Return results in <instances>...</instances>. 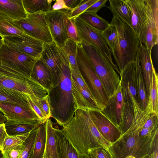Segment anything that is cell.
<instances>
[{"instance_id": "1", "label": "cell", "mask_w": 158, "mask_h": 158, "mask_svg": "<svg viewBox=\"0 0 158 158\" xmlns=\"http://www.w3.org/2000/svg\"><path fill=\"white\" fill-rule=\"evenodd\" d=\"M60 130L81 154L102 147L108 150L111 143L101 135L91 118L88 110H77L73 118Z\"/></svg>"}, {"instance_id": "2", "label": "cell", "mask_w": 158, "mask_h": 158, "mask_svg": "<svg viewBox=\"0 0 158 158\" xmlns=\"http://www.w3.org/2000/svg\"><path fill=\"white\" fill-rule=\"evenodd\" d=\"M62 58L61 72L57 85L49 90L52 117L62 126L74 116L75 110L71 90V72L69 62L60 49Z\"/></svg>"}, {"instance_id": "3", "label": "cell", "mask_w": 158, "mask_h": 158, "mask_svg": "<svg viewBox=\"0 0 158 158\" xmlns=\"http://www.w3.org/2000/svg\"><path fill=\"white\" fill-rule=\"evenodd\" d=\"M111 21L116 28L118 40L117 46L111 53L120 71L128 64L135 61L139 41L130 26L121 19L113 16Z\"/></svg>"}, {"instance_id": "4", "label": "cell", "mask_w": 158, "mask_h": 158, "mask_svg": "<svg viewBox=\"0 0 158 158\" xmlns=\"http://www.w3.org/2000/svg\"><path fill=\"white\" fill-rule=\"evenodd\" d=\"M140 130L125 133L111 144L109 151L112 158H125L132 156L135 158H145L150 155L157 132L148 137H140Z\"/></svg>"}, {"instance_id": "5", "label": "cell", "mask_w": 158, "mask_h": 158, "mask_svg": "<svg viewBox=\"0 0 158 158\" xmlns=\"http://www.w3.org/2000/svg\"><path fill=\"white\" fill-rule=\"evenodd\" d=\"M102 84L108 98L111 96L120 82L118 68L111 65L93 45L84 41L81 43Z\"/></svg>"}, {"instance_id": "6", "label": "cell", "mask_w": 158, "mask_h": 158, "mask_svg": "<svg viewBox=\"0 0 158 158\" xmlns=\"http://www.w3.org/2000/svg\"><path fill=\"white\" fill-rule=\"evenodd\" d=\"M0 88L16 91L41 98L49 90L31 76L24 75L0 63Z\"/></svg>"}, {"instance_id": "7", "label": "cell", "mask_w": 158, "mask_h": 158, "mask_svg": "<svg viewBox=\"0 0 158 158\" xmlns=\"http://www.w3.org/2000/svg\"><path fill=\"white\" fill-rule=\"evenodd\" d=\"M76 60L79 69L94 97L102 109L108 98L101 82L81 43L77 44Z\"/></svg>"}, {"instance_id": "8", "label": "cell", "mask_w": 158, "mask_h": 158, "mask_svg": "<svg viewBox=\"0 0 158 158\" xmlns=\"http://www.w3.org/2000/svg\"><path fill=\"white\" fill-rule=\"evenodd\" d=\"M144 2L143 26L139 38V43L152 54L153 47L158 43V0Z\"/></svg>"}, {"instance_id": "9", "label": "cell", "mask_w": 158, "mask_h": 158, "mask_svg": "<svg viewBox=\"0 0 158 158\" xmlns=\"http://www.w3.org/2000/svg\"><path fill=\"white\" fill-rule=\"evenodd\" d=\"M38 60L3 43L0 48V63L24 75L31 76L33 67Z\"/></svg>"}, {"instance_id": "10", "label": "cell", "mask_w": 158, "mask_h": 158, "mask_svg": "<svg viewBox=\"0 0 158 158\" xmlns=\"http://www.w3.org/2000/svg\"><path fill=\"white\" fill-rule=\"evenodd\" d=\"M46 13L27 14L26 18L13 21L28 35L44 43H50L53 40L46 20Z\"/></svg>"}, {"instance_id": "11", "label": "cell", "mask_w": 158, "mask_h": 158, "mask_svg": "<svg viewBox=\"0 0 158 158\" xmlns=\"http://www.w3.org/2000/svg\"><path fill=\"white\" fill-rule=\"evenodd\" d=\"M74 19L81 40L94 46L107 61L115 68H118L113 62L111 51L102 35V31L92 27L78 17Z\"/></svg>"}, {"instance_id": "12", "label": "cell", "mask_w": 158, "mask_h": 158, "mask_svg": "<svg viewBox=\"0 0 158 158\" xmlns=\"http://www.w3.org/2000/svg\"><path fill=\"white\" fill-rule=\"evenodd\" d=\"M3 43L26 54L40 59L44 43L24 32L20 35L5 36Z\"/></svg>"}, {"instance_id": "13", "label": "cell", "mask_w": 158, "mask_h": 158, "mask_svg": "<svg viewBox=\"0 0 158 158\" xmlns=\"http://www.w3.org/2000/svg\"><path fill=\"white\" fill-rule=\"evenodd\" d=\"M70 11L51 10L46 13V19L53 41L60 48L68 39L66 23Z\"/></svg>"}, {"instance_id": "14", "label": "cell", "mask_w": 158, "mask_h": 158, "mask_svg": "<svg viewBox=\"0 0 158 158\" xmlns=\"http://www.w3.org/2000/svg\"><path fill=\"white\" fill-rule=\"evenodd\" d=\"M40 59L50 72L51 88L55 87L59 81L61 72L62 58L60 48L53 41L50 43H44Z\"/></svg>"}, {"instance_id": "15", "label": "cell", "mask_w": 158, "mask_h": 158, "mask_svg": "<svg viewBox=\"0 0 158 158\" xmlns=\"http://www.w3.org/2000/svg\"><path fill=\"white\" fill-rule=\"evenodd\" d=\"M0 110L7 120L27 122L37 125L44 123L30 106L11 103L0 102Z\"/></svg>"}, {"instance_id": "16", "label": "cell", "mask_w": 158, "mask_h": 158, "mask_svg": "<svg viewBox=\"0 0 158 158\" xmlns=\"http://www.w3.org/2000/svg\"><path fill=\"white\" fill-rule=\"evenodd\" d=\"M120 72V83L123 101L132 106V98L138 102L136 88L135 61L128 64Z\"/></svg>"}, {"instance_id": "17", "label": "cell", "mask_w": 158, "mask_h": 158, "mask_svg": "<svg viewBox=\"0 0 158 158\" xmlns=\"http://www.w3.org/2000/svg\"><path fill=\"white\" fill-rule=\"evenodd\" d=\"M88 111L97 129L105 139L111 144L120 137V130L105 117L100 110Z\"/></svg>"}, {"instance_id": "18", "label": "cell", "mask_w": 158, "mask_h": 158, "mask_svg": "<svg viewBox=\"0 0 158 158\" xmlns=\"http://www.w3.org/2000/svg\"><path fill=\"white\" fill-rule=\"evenodd\" d=\"M123 103L120 83L115 92L108 98L105 106L100 110L102 114L119 129Z\"/></svg>"}, {"instance_id": "19", "label": "cell", "mask_w": 158, "mask_h": 158, "mask_svg": "<svg viewBox=\"0 0 158 158\" xmlns=\"http://www.w3.org/2000/svg\"><path fill=\"white\" fill-rule=\"evenodd\" d=\"M71 90L76 111L77 109L101 110L102 108L94 97L85 89L80 86L71 76Z\"/></svg>"}, {"instance_id": "20", "label": "cell", "mask_w": 158, "mask_h": 158, "mask_svg": "<svg viewBox=\"0 0 158 158\" xmlns=\"http://www.w3.org/2000/svg\"><path fill=\"white\" fill-rule=\"evenodd\" d=\"M125 2L130 15V26L139 37L143 26L144 0H125Z\"/></svg>"}, {"instance_id": "21", "label": "cell", "mask_w": 158, "mask_h": 158, "mask_svg": "<svg viewBox=\"0 0 158 158\" xmlns=\"http://www.w3.org/2000/svg\"><path fill=\"white\" fill-rule=\"evenodd\" d=\"M138 53L148 100L152 84L153 70L155 68L152 60L151 54L149 53L140 43H139Z\"/></svg>"}, {"instance_id": "22", "label": "cell", "mask_w": 158, "mask_h": 158, "mask_svg": "<svg viewBox=\"0 0 158 158\" xmlns=\"http://www.w3.org/2000/svg\"><path fill=\"white\" fill-rule=\"evenodd\" d=\"M0 14L14 20L25 18L27 15L22 0H0Z\"/></svg>"}, {"instance_id": "23", "label": "cell", "mask_w": 158, "mask_h": 158, "mask_svg": "<svg viewBox=\"0 0 158 158\" xmlns=\"http://www.w3.org/2000/svg\"><path fill=\"white\" fill-rule=\"evenodd\" d=\"M55 134L60 158H80V153L60 130L56 128Z\"/></svg>"}, {"instance_id": "24", "label": "cell", "mask_w": 158, "mask_h": 158, "mask_svg": "<svg viewBox=\"0 0 158 158\" xmlns=\"http://www.w3.org/2000/svg\"><path fill=\"white\" fill-rule=\"evenodd\" d=\"M46 131V145L43 158H60L57 145L55 130L51 118L45 123Z\"/></svg>"}, {"instance_id": "25", "label": "cell", "mask_w": 158, "mask_h": 158, "mask_svg": "<svg viewBox=\"0 0 158 158\" xmlns=\"http://www.w3.org/2000/svg\"><path fill=\"white\" fill-rule=\"evenodd\" d=\"M136 88L138 103L142 111L146 108L148 98L143 77L139 58L138 51L135 61Z\"/></svg>"}, {"instance_id": "26", "label": "cell", "mask_w": 158, "mask_h": 158, "mask_svg": "<svg viewBox=\"0 0 158 158\" xmlns=\"http://www.w3.org/2000/svg\"><path fill=\"white\" fill-rule=\"evenodd\" d=\"M31 76L48 90L51 88L52 79L50 72L45 64L40 59L35 64Z\"/></svg>"}, {"instance_id": "27", "label": "cell", "mask_w": 158, "mask_h": 158, "mask_svg": "<svg viewBox=\"0 0 158 158\" xmlns=\"http://www.w3.org/2000/svg\"><path fill=\"white\" fill-rule=\"evenodd\" d=\"M158 75L155 69L153 70L152 82L149 91L147 107L143 110L148 115L152 114L158 116Z\"/></svg>"}, {"instance_id": "28", "label": "cell", "mask_w": 158, "mask_h": 158, "mask_svg": "<svg viewBox=\"0 0 158 158\" xmlns=\"http://www.w3.org/2000/svg\"><path fill=\"white\" fill-rule=\"evenodd\" d=\"M4 124L6 132L9 136L30 133L39 126L29 122L7 120Z\"/></svg>"}, {"instance_id": "29", "label": "cell", "mask_w": 158, "mask_h": 158, "mask_svg": "<svg viewBox=\"0 0 158 158\" xmlns=\"http://www.w3.org/2000/svg\"><path fill=\"white\" fill-rule=\"evenodd\" d=\"M11 18L0 14V36L20 35L24 32L23 30L13 21Z\"/></svg>"}, {"instance_id": "30", "label": "cell", "mask_w": 158, "mask_h": 158, "mask_svg": "<svg viewBox=\"0 0 158 158\" xmlns=\"http://www.w3.org/2000/svg\"><path fill=\"white\" fill-rule=\"evenodd\" d=\"M0 102L11 103L30 107L27 102L26 94L4 88H0Z\"/></svg>"}, {"instance_id": "31", "label": "cell", "mask_w": 158, "mask_h": 158, "mask_svg": "<svg viewBox=\"0 0 158 158\" xmlns=\"http://www.w3.org/2000/svg\"><path fill=\"white\" fill-rule=\"evenodd\" d=\"M110 6L107 7L113 16H116L130 26V12L125 0H109Z\"/></svg>"}, {"instance_id": "32", "label": "cell", "mask_w": 158, "mask_h": 158, "mask_svg": "<svg viewBox=\"0 0 158 158\" xmlns=\"http://www.w3.org/2000/svg\"><path fill=\"white\" fill-rule=\"evenodd\" d=\"M77 44L74 41L68 39L64 45L60 48L67 59L70 69L81 75L76 60Z\"/></svg>"}, {"instance_id": "33", "label": "cell", "mask_w": 158, "mask_h": 158, "mask_svg": "<svg viewBox=\"0 0 158 158\" xmlns=\"http://www.w3.org/2000/svg\"><path fill=\"white\" fill-rule=\"evenodd\" d=\"M46 131L45 123L38 126L32 155L31 158H43L46 145Z\"/></svg>"}, {"instance_id": "34", "label": "cell", "mask_w": 158, "mask_h": 158, "mask_svg": "<svg viewBox=\"0 0 158 158\" xmlns=\"http://www.w3.org/2000/svg\"><path fill=\"white\" fill-rule=\"evenodd\" d=\"M27 14L46 13L51 10L52 0H22Z\"/></svg>"}, {"instance_id": "35", "label": "cell", "mask_w": 158, "mask_h": 158, "mask_svg": "<svg viewBox=\"0 0 158 158\" xmlns=\"http://www.w3.org/2000/svg\"><path fill=\"white\" fill-rule=\"evenodd\" d=\"M78 17L92 27L102 31L109 24L107 21L99 16L97 13L85 12Z\"/></svg>"}, {"instance_id": "36", "label": "cell", "mask_w": 158, "mask_h": 158, "mask_svg": "<svg viewBox=\"0 0 158 158\" xmlns=\"http://www.w3.org/2000/svg\"><path fill=\"white\" fill-rule=\"evenodd\" d=\"M134 112L132 106L123 102V109L119 130L121 135L130 127L133 119Z\"/></svg>"}, {"instance_id": "37", "label": "cell", "mask_w": 158, "mask_h": 158, "mask_svg": "<svg viewBox=\"0 0 158 158\" xmlns=\"http://www.w3.org/2000/svg\"><path fill=\"white\" fill-rule=\"evenodd\" d=\"M102 35L111 52L118 44V35L116 28L111 21L107 27L102 32Z\"/></svg>"}, {"instance_id": "38", "label": "cell", "mask_w": 158, "mask_h": 158, "mask_svg": "<svg viewBox=\"0 0 158 158\" xmlns=\"http://www.w3.org/2000/svg\"><path fill=\"white\" fill-rule=\"evenodd\" d=\"M30 133L12 136L8 135L6 138L3 145L1 150L2 153L18 145L24 144L26 139Z\"/></svg>"}, {"instance_id": "39", "label": "cell", "mask_w": 158, "mask_h": 158, "mask_svg": "<svg viewBox=\"0 0 158 158\" xmlns=\"http://www.w3.org/2000/svg\"><path fill=\"white\" fill-rule=\"evenodd\" d=\"M38 127L31 132L24 143V148L19 158H31L32 154Z\"/></svg>"}, {"instance_id": "40", "label": "cell", "mask_w": 158, "mask_h": 158, "mask_svg": "<svg viewBox=\"0 0 158 158\" xmlns=\"http://www.w3.org/2000/svg\"><path fill=\"white\" fill-rule=\"evenodd\" d=\"M28 103L38 116L45 123L47 119L39 102V98L33 95L26 94Z\"/></svg>"}, {"instance_id": "41", "label": "cell", "mask_w": 158, "mask_h": 158, "mask_svg": "<svg viewBox=\"0 0 158 158\" xmlns=\"http://www.w3.org/2000/svg\"><path fill=\"white\" fill-rule=\"evenodd\" d=\"M66 28L68 39L72 40L77 43L81 42L74 19L68 18L66 23Z\"/></svg>"}, {"instance_id": "42", "label": "cell", "mask_w": 158, "mask_h": 158, "mask_svg": "<svg viewBox=\"0 0 158 158\" xmlns=\"http://www.w3.org/2000/svg\"><path fill=\"white\" fill-rule=\"evenodd\" d=\"M98 0H83L80 4L75 9L70 11L69 18L74 19L85 11Z\"/></svg>"}, {"instance_id": "43", "label": "cell", "mask_w": 158, "mask_h": 158, "mask_svg": "<svg viewBox=\"0 0 158 158\" xmlns=\"http://www.w3.org/2000/svg\"><path fill=\"white\" fill-rule=\"evenodd\" d=\"M87 154L90 158H111L109 150L103 148H97L90 150Z\"/></svg>"}, {"instance_id": "44", "label": "cell", "mask_w": 158, "mask_h": 158, "mask_svg": "<svg viewBox=\"0 0 158 158\" xmlns=\"http://www.w3.org/2000/svg\"><path fill=\"white\" fill-rule=\"evenodd\" d=\"M39 102L47 119L52 117V109L49 94L44 97L39 98Z\"/></svg>"}, {"instance_id": "45", "label": "cell", "mask_w": 158, "mask_h": 158, "mask_svg": "<svg viewBox=\"0 0 158 158\" xmlns=\"http://www.w3.org/2000/svg\"><path fill=\"white\" fill-rule=\"evenodd\" d=\"M24 144L18 145L2 153L3 158H19L24 148Z\"/></svg>"}, {"instance_id": "46", "label": "cell", "mask_w": 158, "mask_h": 158, "mask_svg": "<svg viewBox=\"0 0 158 158\" xmlns=\"http://www.w3.org/2000/svg\"><path fill=\"white\" fill-rule=\"evenodd\" d=\"M70 70L71 76L74 79L77 83L80 86L86 89L93 95L90 89L82 75H80L71 69H70Z\"/></svg>"}, {"instance_id": "47", "label": "cell", "mask_w": 158, "mask_h": 158, "mask_svg": "<svg viewBox=\"0 0 158 158\" xmlns=\"http://www.w3.org/2000/svg\"><path fill=\"white\" fill-rule=\"evenodd\" d=\"M158 116L152 114L149 115L146 119L143 128L151 129L158 128Z\"/></svg>"}, {"instance_id": "48", "label": "cell", "mask_w": 158, "mask_h": 158, "mask_svg": "<svg viewBox=\"0 0 158 158\" xmlns=\"http://www.w3.org/2000/svg\"><path fill=\"white\" fill-rule=\"evenodd\" d=\"M108 1V0H98L84 12H90L97 13V12L105 6L106 4Z\"/></svg>"}, {"instance_id": "49", "label": "cell", "mask_w": 158, "mask_h": 158, "mask_svg": "<svg viewBox=\"0 0 158 158\" xmlns=\"http://www.w3.org/2000/svg\"><path fill=\"white\" fill-rule=\"evenodd\" d=\"M157 132H158V128L151 129L142 128L139 131L138 135L140 137H148L154 135Z\"/></svg>"}, {"instance_id": "50", "label": "cell", "mask_w": 158, "mask_h": 158, "mask_svg": "<svg viewBox=\"0 0 158 158\" xmlns=\"http://www.w3.org/2000/svg\"><path fill=\"white\" fill-rule=\"evenodd\" d=\"M69 10L65 4L64 0H56L51 8V10Z\"/></svg>"}, {"instance_id": "51", "label": "cell", "mask_w": 158, "mask_h": 158, "mask_svg": "<svg viewBox=\"0 0 158 158\" xmlns=\"http://www.w3.org/2000/svg\"><path fill=\"white\" fill-rule=\"evenodd\" d=\"M157 134L154 140L152 151L148 158H158V138Z\"/></svg>"}, {"instance_id": "52", "label": "cell", "mask_w": 158, "mask_h": 158, "mask_svg": "<svg viewBox=\"0 0 158 158\" xmlns=\"http://www.w3.org/2000/svg\"><path fill=\"white\" fill-rule=\"evenodd\" d=\"M66 6L70 11L76 8L83 0H64Z\"/></svg>"}, {"instance_id": "53", "label": "cell", "mask_w": 158, "mask_h": 158, "mask_svg": "<svg viewBox=\"0 0 158 158\" xmlns=\"http://www.w3.org/2000/svg\"><path fill=\"white\" fill-rule=\"evenodd\" d=\"M8 135L5 129L4 123L0 124V149L1 150L4 141Z\"/></svg>"}, {"instance_id": "54", "label": "cell", "mask_w": 158, "mask_h": 158, "mask_svg": "<svg viewBox=\"0 0 158 158\" xmlns=\"http://www.w3.org/2000/svg\"><path fill=\"white\" fill-rule=\"evenodd\" d=\"M7 121V119L3 114L0 110V124L4 123Z\"/></svg>"}, {"instance_id": "55", "label": "cell", "mask_w": 158, "mask_h": 158, "mask_svg": "<svg viewBox=\"0 0 158 158\" xmlns=\"http://www.w3.org/2000/svg\"><path fill=\"white\" fill-rule=\"evenodd\" d=\"M80 158H90L87 154H81L80 153Z\"/></svg>"}, {"instance_id": "56", "label": "cell", "mask_w": 158, "mask_h": 158, "mask_svg": "<svg viewBox=\"0 0 158 158\" xmlns=\"http://www.w3.org/2000/svg\"><path fill=\"white\" fill-rule=\"evenodd\" d=\"M0 158H3V153L1 149H0Z\"/></svg>"}, {"instance_id": "57", "label": "cell", "mask_w": 158, "mask_h": 158, "mask_svg": "<svg viewBox=\"0 0 158 158\" xmlns=\"http://www.w3.org/2000/svg\"><path fill=\"white\" fill-rule=\"evenodd\" d=\"M125 158H135V157L132 156H130L126 157Z\"/></svg>"}, {"instance_id": "58", "label": "cell", "mask_w": 158, "mask_h": 158, "mask_svg": "<svg viewBox=\"0 0 158 158\" xmlns=\"http://www.w3.org/2000/svg\"><path fill=\"white\" fill-rule=\"evenodd\" d=\"M3 42H2V39H0V48L2 43Z\"/></svg>"}, {"instance_id": "59", "label": "cell", "mask_w": 158, "mask_h": 158, "mask_svg": "<svg viewBox=\"0 0 158 158\" xmlns=\"http://www.w3.org/2000/svg\"><path fill=\"white\" fill-rule=\"evenodd\" d=\"M148 156L145 158H148Z\"/></svg>"}, {"instance_id": "60", "label": "cell", "mask_w": 158, "mask_h": 158, "mask_svg": "<svg viewBox=\"0 0 158 158\" xmlns=\"http://www.w3.org/2000/svg\"><path fill=\"white\" fill-rule=\"evenodd\" d=\"M111 158H112V157Z\"/></svg>"}]
</instances>
